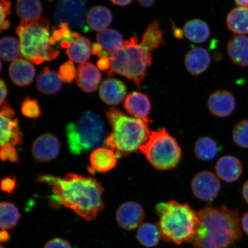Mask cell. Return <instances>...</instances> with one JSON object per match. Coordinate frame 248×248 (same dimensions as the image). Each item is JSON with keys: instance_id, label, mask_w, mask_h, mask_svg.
Returning a JSON list of instances; mask_svg holds the SVG:
<instances>
[{"instance_id": "27", "label": "cell", "mask_w": 248, "mask_h": 248, "mask_svg": "<svg viewBox=\"0 0 248 248\" xmlns=\"http://www.w3.org/2000/svg\"><path fill=\"white\" fill-rule=\"evenodd\" d=\"M92 46L91 40L80 35L66 49V55L71 61L80 64L86 63L91 58Z\"/></svg>"}, {"instance_id": "47", "label": "cell", "mask_w": 248, "mask_h": 248, "mask_svg": "<svg viewBox=\"0 0 248 248\" xmlns=\"http://www.w3.org/2000/svg\"><path fill=\"white\" fill-rule=\"evenodd\" d=\"M103 46L99 43H93L92 46V54L93 55L98 56L103 51Z\"/></svg>"}, {"instance_id": "39", "label": "cell", "mask_w": 248, "mask_h": 248, "mask_svg": "<svg viewBox=\"0 0 248 248\" xmlns=\"http://www.w3.org/2000/svg\"><path fill=\"white\" fill-rule=\"evenodd\" d=\"M0 156L2 162L4 161H9L12 163L19 162V157H18L16 149L12 144H7L1 146Z\"/></svg>"}, {"instance_id": "36", "label": "cell", "mask_w": 248, "mask_h": 248, "mask_svg": "<svg viewBox=\"0 0 248 248\" xmlns=\"http://www.w3.org/2000/svg\"><path fill=\"white\" fill-rule=\"evenodd\" d=\"M232 139L238 147L248 149V120H241L235 125Z\"/></svg>"}, {"instance_id": "34", "label": "cell", "mask_w": 248, "mask_h": 248, "mask_svg": "<svg viewBox=\"0 0 248 248\" xmlns=\"http://www.w3.org/2000/svg\"><path fill=\"white\" fill-rule=\"evenodd\" d=\"M96 39L105 49L111 52L122 48L124 43L122 34L113 29L101 31L96 35Z\"/></svg>"}, {"instance_id": "14", "label": "cell", "mask_w": 248, "mask_h": 248, "mask_svg": "<svg viewBox=\"0 0 248 248\" xmlns=\"http://www.w3.org/2000/svg\"><path fill=\"white\" fill-rule=\"evenodd\" d=\"M236 101L232 93L226 90H218L211 94L207 100V108L213 116L225 118L233 113Z\"/></svg>"}, {"instance_id": "53", "label": "cell", "mask_w": 248, "mask_h": 248, "mask_svg": "<svg viewBox=\"0 0 248 248\" xmlns=\"http://www.w3.org/2000/svg\"><path fill=\"white\" fill-rule=\"evenodd\" d=\"M235 4L242 7H248V0H234Z\"/></svg>"}, {"instance_id": "3", "label": "cell", "mask_w": 248, "mask_h": 248, "mask_svg": "<svg viewBox=\"0 0 248 248\" xmlns=\"http://www.w3.org/2000/svg\"><path fill=\"white\" fill-rule=\"evenodd\" d=\"M156 213L163 240L178 246L193 241L200 219L198 212L188 204L175 200L160 202L156 206Z\"/></svg>"}, {"instance_id": "17", "label": "cell", "mask_w": 248, "mask_h": 248, "mask_svg": "<svg viewBox=\"0 0 248 248\" xmlns=\"http://www.w3.org/2000/svg\"><path fill=\"white\" fill-rule=\"evenodd\" d=\"M127 92V87L122 80L109 78L100 86L99 94L101 100L108 105L122 103Z\"/></svg>"}, {"instance_id": "28", "label": "cell", "mask_w": 248, "mask_h": 248, "mask_svg": "<svg viewBox=\"0 0 248 248\" xmlns=\"http://www.w3.org/2000/svg\"><path fill=\"white\" fill-rule=\"evenodd\" d=\"M80 35L79 33L72 32L69 24L61 23L58 24V27L53 26L52 28L51 44L58 49H67Z\"/></svg>"}, {"instance_id": "12", "label": "cell", "mask_w": 248, "mask_h": 248, "mask_svg": "<svg viewBox=\"0 0 248 248\" xmlns=\"http://www.w3.org/2000/svg\"><path fill=\"white\" fill-rule=\"evenodd\" d=\"M60 149L61 144L57 136L52 133H46L33 141L32 156L37 162H51L58 156Z\"/></svg>"}, {"instance_id": "50", "label": "cell", "mask_w": 248, "mask_h": 248, "mask_svg": "<svg viewBox=\"0 0 248 248\" xmlns=\"http://www.w3.org/2000/svg\"><path fill=\"white\" fill-rule=\"evenodd\" d=\"M113 4L116 5L122 6V7H125L131 4L132 0H110Z\"/></svg>"}, {"instance_id": "19", "label": "cell", "mask_w": 248, "mask_h": 248, "mask_svg": "<svg viewBox=\"0 0 248 248\" xmlns=\"http://www.w3.org/2000/svg\"><path fill=\"white\" fill-rule=\"evenodd\" d=\"M9 77L12 81L18 86H27L33 82L36 71L29 61L18 59L9 68Z\"/></svg>"}, {"instance_id": "37", "label": "cell", "mask_w": 248, "mask_h": 248, "mask_svg": "<svg viewBox=\"0 0 248 248\" xmlns=\"http://www.w3.org/2000/svg\"><path fill=\"white\" fill-rule=\"evenodd\" d=\"M21 111L24 116L32 119H37L42 114L38 101L30 97H27L23 100Z\"/></svg>"}, {"instance_id": "33", "label": "cell", "mask_w": 248, "mask_h": 248, "mask_svg": "<svg viewBox=\"0 0 248 248\" xmlns=\"http://www.w3.org/2000/svg\"><path fill=\"white\" fill-rule=\"evenodd\" d=\"M21 214L16 206L10 202L0 204V226L1 230H11L18 224Z\"/></svg>"}, {"instance_id": "8", "label": "cell", "mask_w": 248, "mask_h": 248, "mask_svg": "<svg viewBox=\"0 0 248 248\" xmlns=\"http://www.w3.org/2000/svg\"><path fill=\"white\" fill-rule=\"evenodd\" d=\"M155 169L167 170L176 168L182 159V149L176 139L162 128L151 132L144 144L139 148Z\"/></svg>"}, {"instance_id": "4", "label": "cell", "mask_w": 248, "mask_h": 248, "mask_svg": "<svg viewBox=\"0 0 248 248\" xmlns=\"http://www.w3.org/2000/svg\"><path fill=\"white\" fill-rule=\"evenodd\" d=\"M106 116L112 132L105 140V143L115 153L118 159L139 151L151 134L148 124L126 115L119 108H108Z\"/></svg>"}, {"instance_id": "9", "label": "cell", "mask_w": 248, "mask_h": 248, "mask_svg": "<svg viewBox=\"0 0 248 248\" xmlns=\"http://www.w3.org/2000/svg\"><path fill=\"white\" fill-rule=\"evenodd\" d=\"M86 11V0H61L56 6L54 20L58 25L65 23L80 30L84 27Z\"/></svg>"}, {"instance_id": "48", "label": "cell", "mask_w": 248, "mask_h": 248, "mask_svg": "<svg viewBox=\"0 0 248 248\" xmlns=\"http://www.w3.org/2000/svg\"><path fill=\"white\" fill-rule=\"evenodd\" d=\"M9 240H10V235H9L7 231L1 230V232H0V241H1V243H7Z\"/></svg>"}, {"instance_id": "41", "label": "cell", "mask_w": 248, "mask_h": 248, "mask_svg": "<svg viewBox=\"0 0 248 248\" xmlns=\"http://www.w3.org/2000/svg\"><path fill=\"white\" fill-rule=\"evenodd\" d=\"M17 186L16 179L14 176H8L3 178L1 183V188L2 191L8 194L13 193Z\"/></svg>"}, {"instance_id": "1", "label": "cell", "mask_w": 248, "mask_h": 248, "mask_svg": "<svg viewBox=\"0 0 248 248\" xmlns=\"http://www.w3.org/2000/svg\"><path fill=\"white\" fill-rule=\"evenodd\" d=\"M38 181L52 187L51 201L54 206L63 205L88 221L94 220L104 208V188L95 179L69 173L63 178L39 175Z\"/></svg>"}, {"instance_id": "13", "label": "cell", "mask_w": 248, "mask_h": 248, "mask_svg": "<svg viewBox=\"0 0 248 248\" xmlns=\"http://www.w3.org/2000/svg\"><path fill=\"white\" fill-rule=\"evenodd\" d=\"M124 108L130 116L148 124L153 123L150 117L152 112L151 101L147 94L139 92L129 93L124 101Z\"/></svg>"}, {"instance_id": "7", "label": "cell", "mask_w": 248, "mask_h": 248, "mask_svg": "<svg viewBox=\"0 0 248 248\" xmlns=\"http://www.w3.org/2000/svg\"><path fill=\"white\" fill-rule=\"evenodd\" d=\"M66 136L69 150L80 155L100 146L104 142L105 129L103 120L92 111L83 113L76 123L68 124Z\"/></svg>"}, {"instance_id": "54", "label": "cell", "mask_w": 248, "mask_h": 248, "mask_svg": "<svg viewBox=\"0 0 248 248\" xmlns=\"http://www.w3.org/2000/svg\"><path fill=\"white\" fill-rule=\"evenodd\" d=\"M0 70H1V72L2 70V62H1V68H0Z\"/></svg>"}, {"instance_id": "21", "label": "cell", "mask_w": 248, "mask_h": 248, "mask_svg": "<svg viewBox=\"0 0 248 248\" xmlns=\"http://www.w3.org/2000/svg\"><path fill=\"white\" fill-rule=\"evenodd\" d=\"M118 158L115 153L111 149L96 148L90 156V163L95 170L106 173L115 168Z\"/></svg>"}, {"instance_id": "6", "label": "cell", "mask_w": 248, "mask_h": 248, "mask_svg": "<svg viewBox=\"0 0 248 248\" xmlns=\"http://www.w3.org/2000/svg\"><path fill=\"white\" fill-rule=\"evenodd\" d=\"M109 59L110 69L107 71L108 76H112L115 73L132 80L139 89L153 61L150 52L139 44L136 36L125 40L122 48L111 52Z\"/></svg>"}, {"instance_id": "38", "label": "cell", "mask_w": 248, "mask_h": 248, "mask_svg": "<svg viewBox=\"0 0 248 248\" xmlns=\"http://www.w3.org/2000/svg\"><path fill=\"white\" fill-rule=\"evenodd\" d=\"M58 74L62 82L66 83H72L77 76L76 66L73 61H67L61 65Z\"/></svg>"}, {"instance_id": "30", "label": "cell", "mask_w": 248, "mask_h": 248, "mask_svg": "<svg viewBox=\"0 0 248 248\" xmlns=\"http://www.w3.org/2000/svg\"><path fill=\"white\" fill-rule=\"evenodd\" d=\"M136 238L141 246L148 248L156 247L162 239L159 226L151 222L144 223L140 226Z\"/></svg>"}, {"instance_id": "29", "label": "cell", "mask_w": 248, "mask_h": 248, "mask_svg": "<svg viewBox=\"0 0 248 248\" xmlns=\"http://www.w3.org/2000/svg\"><path fill=\"white\" fill-rule=\"evenodd\" d=\"M164 44L163 31L160 29L159 21L155 20L148 25L142 35L140 45L147 51L151 52Z\"/></svg>"}, {"instance_id": "40", "label": "cell", "mask_w": 248, "mask_h": 248, "mask_svg": "<svg viewBox=\"0 0 248 248\" xmlns=\"http://www.w3.org/2000/svg\"><path fill=\"white\" fill-rule=\"evenodd\" d=\"M1 31L10 29V21L8 19L12 7V3L9 0H1Z\"/></svg>"}, {"instance_id": "20", "label": "cell", "mask_w": 248, "mask_h": 248, "mask_svg": "<svg viewBox=\"0 0 248 248\" xmlns=\"http://www.w3.org/2000/svg\"><path fill=\"white\" fill-rule=\"evenodd\" d=\"M228 54L235 64L242 68L248 67V37L236 35L228 40Z\"/></svg>"}, {"instance_id": "24", "label": "cell", "mask_w": 248, "mask_h": 248, "mask_svg": "<svg viewBox=\"0 0 248 248\" xmlns=\"http://www.w3.org/2000/svg\"><path fill=\"white\" fill-rule=\"evenodd\" d=\"M62 82L58 73L45 67L37 77V89L43 94L54 95L61 91Z\"/></svg>"}, {"instance_id": "55", "label": "cell", "mask_w": 248, "mask_h": 248, "mask_svg": "<svg viewBox=\"0 0 248 248\" xmlns=\"http://www.w3.org/2000/svg\"><path fill=\"white\" fill-rule=\"evenodd\" d=\"M1 248H4V247H3L2 246H1Z\"/></svg>"}, {"instance_id": "49", "label": "cell", "mask_w": 248, "mask_h": 248, "mask_svg": "<svg viewBox=\"0 0 248 248\" xmlns=\"http://www.w3.org/2000/svg\"><path fill=\"white\" fill-rule=\"evenodd\" d=\"M242 194H243L245 202L248 204V179L243 185V189H242Z\"/></svg>"}, {"instance_id": "16", "label": "cell", "mask_w": 248, "mask_h": 248, "mask_svg": "<svg viewBox=\"0 0 248 248\" xmlns=\"http://www.w3.org/2000/svg\"><path fill=\"white\" fill-rule=\"evenodd\" d=\"M102 79V74L98 67L91 62L80 64L77 71V85L85 93L97 91Z\"/></svg>"}, {"instance_id": "42", "label": "cell", "mask_w": 248, "mask_h": 248, "mask_svg": "<svg viewBox=\"0 0 248 248\" xmlns=\"http://www.w3.org/2000/svg\"><path fill=\"white\" fill-rule=\"evenodd\" d=\"M44 248H72L69 241L61 238H55L49 240Z\"/></svg>"}, {"instance_id": "5", "label": "cell", "mask_w": 248, "mask_h": 248, "mask_svg": "<svg viewBox=\"0 0 248 248\" xmlns=\"http://www.w3.org/2000/svg\"><path fill=\"white\" fill-rule=\"evenodd\" d=\"M50 21L40 17L33 21L21 20L16 29L19 38L23 57L35 64L55 60L60 55L59 49L51 45Z\"/></svg>"}, {"instance_id": "11", "label": "cell", "mask_w": 248, "mask_h": 248, "mask_svg": "<svg viewBox=\"0 0 248 248\" xmlns=\"http://www.w3.org/2000/svg\"><path fill=\"white\" fill-rule=\"evenodd\" d=\"M145 217L143 206L135 201H128L120 204L116 213V219L121 228L132 231L139 228Z\"/></svg>"}, {"instance_id": "43", "label": "cell", "mask_w": 248, "mask_h": 248, "mask_svg": "<svg viewBox=\"0 0 248 248\" xmlns=\"http://www.w3.org/2000/svg\"><path fill=\"white\" fill-rule=\"evenodd\" d=\"M1 116L6 117L12 118L14 117L15 115V110L10 107V105L8 102H5L1 105Z\"/></svg>"}, {"instance_id": "45", "label": "cell", "mask_w": 248, "mask_h": 248, "mask_svg": "<svg viewBox=\"0 0 248 248\" xmlns=\"http://www.w3.org/2000/svg\"><path fill=\"white\" fill-rule=\"evenodd\" d=\"M0 84H1V99H0V102H1V105H2L3 103H4L6 98L7 97L8 90L4 80H3L2 79H1V81H0Z\"/></svg>"}, {"instance_id": "22", "label": "cell", "mask_w": 248, "mask_h": 248, "mask_svg": "<svg viewBox=\"0 0 248 248\" xmlns=\"http://www.w3.org/2000/svg\"><path fill=\"white\" fill-rule=\"evenodd\" d=\"M23 135L18 125L17 119L12 120L11 118L1 116V146L9 144L14 145L22 143Z\"/></svg>"}, {"instance_id": "26", "label": "cell", "mask_w": 248, "mask_h": 248, "mask_svg": "<svg viewBox=\"0 0 248 248\" xmlns=\"http://www.w3.org/2000/svg\"><path fill=\"white\" fill-rule=\"evenodd\" d=\"M184 36L191 42L203 43L207 41L210 36L208 24L205 21L195 18L186 22L184 27Z\"/></svg>"}, {"instance_id": "2", "label": "cell", "mask_w": 248, "mask_h": 248, "mask_svg": "<svg viewBox=\"0 0 248 248\" xmlns=\"http://www.w3.org/2000/svg\"><path fill=\"white\" fill-rule=\"evenodd\" d=\"M198 215L199 225L191 242L194 248H230L241 240V218L236 209L209 203Z\"/></svg>"}, {"instance_id": "51", "label": "cell", "mask_w": 248, "mask_h": 248, "mask_svg": "<svg viewBox=\"0 0 248 248\" xmlns=\"http://www.w3.org/2000/svg\"><path fill=\"white\" fill-rule=\"evenodd\" d=\"M155 1L156 0H138L139 4L145 8L151 7Z\"/></svg>"}, {"instance_id": "52", "label": "cell", "mask_w": 248, "mask_h": 248, "mask_svg": "<svg viewBox=\"0 0 248 248\" xmlns=\"http://www.w3.org/2000/svg\"><path fill=\"white\" fill-rule=\"evenodd\" d=\"M111 54V52L107 51L106 49H104V50L101 52L100 54L98 55V57L100 58H110Z\"/></svg>"}, {"instance_id": "46", "label": "cell", "mask_w": 248, "mask_h": 248, "mask_svg": "<svg viewBox=\"0 0 248 248\" xmlns=\"http://www.w3.org/2000/svg\"><path fill=\"white\" fill-rule=\"evenodd\" d=\"M241 228L248 235V212L245 213L241 218Z\"/></svg>"}, {"instance_id": "35", "label": "cell", "mask_w": 248, "mask_h": 248, "mask_svg": "<svg viewBox=\"0 0 248 248\" xmlns=\"http://www.w3.org/2000/svg\"><path fill=\"white\" fill-rule=\"evenodd\" d=\"M0 53L2 60L15 61L21 57L20 43L13 37L5 36L1 40Z\"/></svg>"}, {"instance_id": "15", "label": "cell", "mask_w": 248, "mask_h": 248, "mask_svg": "<svg viewBox=\"0 0 248 248\" xmlns=\"http://www.w3.org/2000/svg\"><path fill=\"white\" fill-rule=\"evenodd\" d=\"M215 170L219 179L226 183H233L239 179L243 173L241 161L232 155H225L217 160Z\"/></svg>"}, {"instance_id": "18", "label": "cell", "mask_w": 248, "mask_h": 248, "mask_svg": "<svg viewBox=\"0 0 248 248\" xmlns=\"http://www.w3.org/2000/svg\"><path fill=\"white\" fill-rule=\"evenodd\" d=\"M211 57L206 49L197 46L190 49L186 54L185 66L192 76H198L209 69Z\"/></svg>"}, {"instance_id": "23", "label": "cell", "mask_w": 248, "mask_h": 248, "mask_svg": "<svg viewBox=\"0 0 248 248\" xmlns=\"http://www.w3.org/2000/svg\"><path fill=\"white\" fill-rule=\"evenodd\" d=\"M229 30L238 35L248 33V7H238L229 12L226 20Z\"/></svg>"}, {"instance_id": "56", "label": "cell", "mask_w": 248, "mask_h": 248, "mask_svg": "<svg viewBox=\"0 0 248 248\" xmlns=\"http://www.w3.org/2000/svg\"><path fill=\"white\" fill-rule=\"evenodd\" d=\"M48 1H52V0H48Z\"/></svg>"}, {"instance_id": "10", "label": "cell", "mask_w": 248, "mask_h": 248, "mask_svg": "<svg viewBox=\"0 0 248 248\" xmlns=\"http://www.w3.org/2000/svg\"><path fill=\"white\" fill-rule=\"evenodd\" d=\"M192 193L197 199L211 202L218 197L221 184L218 176L210 170H202L191 182Z\"/></svg>"}, {"instance_id": "25", "label": "cell", "mask_w": 248, "mask_h": 248, "mask_svg": "<svg viewBox=\"0 0 248 248\" xmlns=\"http://www.w3.org/2000/svg\"><path fill=\"white\" fill-rule=\"evenodd\" d=\"M86 18L90 29L101 32L110 26L113 18L109 9L104 6H97L89 11Z\"/></svg>"}, {"instance_id": "32", "label": "cell", "mask_w": 248, "mask_h": 248, "mask_svg": "<svg viewBox=\"0 0 248 248\" xmlns=\"http://www.w3.org/2000/svg\"><path fill=\"white\" fill-rule=\"evenodd\" d=\"M194 151L195 157L203 162H209L216 157L219 152L217 142L212 138L204 136L195 141Z\"/></svg>"}, {"instance_id": "31", "label": "cell", "mask_w": 248, "mask_h": 248, "mask_svg": "<svg viewBox=\"0 0 248 248\" xmlns=\"http://www.w3.org/2000/svg\"><path fill=\"white\" fill-rule=\"evenodd\" d=\"M43 8L40 0H17L16 11L21 20L33 21L41 16Z\"/></svg>"}, {"instance_id": "44", "label": "cell", "mask_w": 248, "mask_h": 248, "mask_svg": "<svg viewBox=\"0 0 248 248\" xmlns=\"http://www.w3.org/2000/svg\"><path fill=\"white\" fill-rule=\"evenodd\" d=\"M98 69L102 71L109 70L110 69V61L109 58H100L97 62Z\"/></svg>"}]
</instances>
